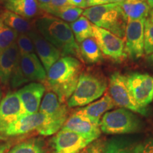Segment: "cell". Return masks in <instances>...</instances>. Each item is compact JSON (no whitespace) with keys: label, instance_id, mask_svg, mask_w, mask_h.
I'll use <instances>...</instances> for the list:
<instances>
[{"label":"cell","instance_id":"cell-22","mask_svg":"<svg viewBox=\"0 0 153 153\" xmlns=\"http://www.w3.org/2000/svg\"><path fill=\"white\" fill-rule=\"evenodd\" d=\"M40 9L48 14L50 16L60 19L65 22H75L83 14L84 9L69 5L60 8H53L47 5H39Z\"/></svg>","mask_w":153,"mask_h":153},{"label":"cell","instance_id":"cell-11","mask_svg":"<svg viewBox=\"0 0 153 153\" xmlns=\"http://www.w3.org/2000/svg\"><path fill=\"white\" fill-rule=\"evenodd\" d=\"M128 87L140 106L145 108L153 100V77L148 74L133 72L127 76Z\"/></svg>","mask_w":153,"mask_h":153},{"label":"cell","instance_id":"cell-35","mask_svg":"<svg viewBox=\"0 0 153 153\" xmlns=\"http://www.w3.org/2000/svg\"><path fill=\"white\" fill-rule=\"evenodd\" d=\"M70 5L79 7L81 9H87V0H68Z\"/></svg>","mask_w":153,"mask_h":153},{"label":"cell","instance_id":"cell-39","mask_svg":"<svg viewBox=\"0 0 153 153\" xmlns=\"http://www.w3.org/2000/svg\"><path fill=\"white\" fill-rule=\"evenodd\" d=\"M147 1H148V4L150 6V7L153 9V0H147Z\"/></svg>","mask_w":153,"mask_h":153},{"label":"cell","instance_id":"cell-1","mask_svg":"<svg viewBox=\"0 0 153 153\" xmlns=\"http://www.w3.org/2000/svg\"><path fill=\"white\" fill-rule=\"evenodd\" d=\"M81 61L72 56L60 57L47 72L45 87L65 103L71 97L82 74Z\"/></svg>","mask_w":153,"mask_h":153},{"label":"cell","instance_id":"cell-37","mask_svg":"<svg viewBox=\"0 0 153 153\" xmlns=\"http://www.w3.org/2000/svg\"><path fill=\"white\" fill-rule=\"evenodd\" d=\"M52 0H37V1L39 4V5H44V4H48L51 3Z\"/></svg>","mask_w":153,"mask_h":153},{"label":"cell","instance_id":"cell-6","mask_svg":"<svg viewBox=\"0 0 153 153\" xmlns=\"http://www.w3.org/2000/svg\"><path fill=\"white\" fill-rule=\"evenodd\" d=\"M47 72L36 53L19 55L16 65L11 78L12 87H19L26 83L45 82Z\"/></svg>","mask_w":153,"mask_h":153},{"label":"cell","instance_id":"cell-32","mask_svg":"<svg viewBox=\"0 0 153 153\" xmlns=\"http://www.w3.org/2000/svg\"><path fill=\"white\" fill-rule=\"evenodd\" d=\"M134 153H153V138H148L137 144Z\"/></svg>","mask_w":153,"mask_h":153},{"label":"cell","instance_id":"cell-33","mask_svg":"<svg viewBox=\"0 0 153 153\" xmlns=\"http://www.w3.org/2000/svg\"><path fill=\"white\" fill-rule=\"evenodd\" d=\"M124 0H87V7H94V6L122 2Z\"/></svg>","mask_w":153,"mask_h":153},{"label":"cell","instance_id":"cell-17","mask_svg":"<svg viewBox=\"0 0 153 153\" xmlns=\"http://www.w3.org/2000/svg\"><path fill=\"white\" fill-rule=\"evenodd\" d=\"M22 117L23 108L16 91L9 92L0 102V134Z\"/></svg>","mask_w":153,"mask_h":153},{"label":"cell","instance_id":"cell-24","mask_svg":"<svg viewBox=\"0 0 153 153\" xmlns=\"http://www.w3.org/2000/svg\"><path fill=\"white\" fill-rule=\"evenodd\" d=\"M0 19L6 25L19 34H28L32 30L31 25L27 19L23 18L14 13L6 10L1 13Z\"/></svg>","mask_w":153,"mask_h":153},{"label":"cell","instance_id":"cell-30","mask_svg":"<svg viewBox=\"0 0 153 153\" xmlns=\"http://www.w3.org/2000/svg\"><path fill=\"white\" fill-rule=\"evenodd\" d=\"M16 44L20 55L35 53L33 43L28 34H19Z\"/></svg>","mask_w":153,"mask_h":153},{"label":"cell","instance_id":"cell-5","mask_svg":"<svg viewBox=\"0 0 153 153\" xmlns=\"http://www.w3.org/2000/svg\"><path fill=\"white\" fill-rule=\"evenodd\" d=\"M100 128L103 133L110 135L133 133L140 130L141 122L130 110L120 108L104 114Z\"/></svg>","mask_w":153,"mask_h":153},{"label":"cell","instance_id":"cell-29","mask_svg":"<svg viewBox=\"0 0 153 153\" xmlns=\"http://www.w3.org/2000/svg\"><path fill=\"white\" fill-rule=\"evenodd\" d=\"M144 52L148 55L153 53V22L149 18L145 22Z\"/></svg>","mask_w":153,"mask_h":153},{"label":"cell","instance_id":"cell-40","mask_svg":"<svg viewBox=\"0 0 153 153\" xmlns=\"http://www.w3.org/2000/svg\"><path fill=\"white\" fill-rule=\"evenodd\" d=\"M148 60L150 61V62L153 63V53H152V54H151V55H149V57H148Z\"/></svg>","mask_w":153,"mask_h":153},{"label":"cell","instance_id":"cell-10","mask_svg":"<svg viewBox=\"0 0 153 153\" xmlns=\"http://www.w3.org/2000/svg\"><path fill=\"white\" fill-rule=\"evenodd\" d=\"M93 37L95 38L101 53L106 57L118 62L126 57L125 43L123 38L94 25H93Z\"/></svg>","mask_w":153,"mask_h":153},{"label":"cell","instance_id":"cell-19","mask_svg":"<svg viewBox=\"0 0 153 153\" xmlns=\"http://www.w3.org/2000/svg\"><path fill=\"white\" fill-rule=\"evenodd\" d=\"M19 57L16 42L0 52V81L3 85H7L11 81Z\"/></svg>","mask_w":153,"mask_h":153},{"label":"cell","instance_id":"cell-34","mask_svg":"<svg viewBox=\"0 0 153 153\" xmlns=\"http://www.w3.org/2000/svg\"><path fill=\"white\" fill-rule=\"evenodd\" d=\"M44 5H47L50 7H53V8H60V7H66V6H69L70 4L69 3L68 0H52L48 4Z\"/></svg>","mask_w":153,"mask_h":153},{"label":"cell","instance_id":"cell-12","mask_svg":"<svg viewBox=\"0 0 153 153\" xmlns=\"http://www.w3.org/2000/svg\"><path fill=\"white\" fill-rule=\"evenodd\" d=\"M145 19L128 20L125 33V52L132 59H138L144 54Z\"/></svg>","mask_w":153,"mask_h":153},{"label":"cell","instance_id":"cell-20","mask_svg":"<svg viewBox=\"0 0 153 153\" xmlns=\"http://www.w3.org/2000/svg\"><path fill=\"white\" fill-rule=\"evenodd\" d=\"M4 6L8 11L26 19L36 16L40 10L37 0H4Z\"/></svg>","mask_w":153,"mask_h":153},{"label":"cell","instance_id":"cell-31","mask_svg":"<svg viewBox=\"0 0 153 153\" xmlns=\"http://www.w3.org/2000/svg\"><path fill=\"white\" fill-rule=\"evenodd\" d=\"M106 142L103 139H97L87 145L79 153H105Z\"/></svg>","mask_w":153,"mask_h":153},{"label":"cell","instance_id":"cell-15","mask_svg":"<svg viewBox=\"0 0 153 153\" xmlns=\"http://www.w3.org/2000/svg\"><path fill=\"white\" fill-rule=\"evenodd\" d=\"M62 129L79 134L90 143L99 139L101 133L99 124L93 123L76 111H74L69 116Z\"/></svg>","mask_w":153,"mask_h":153},{"label":"cell","instance_id":"cell-25","mask_svg":"<svg viewBox=\"0 0 153 153\" xmlns=\"http://www.w3.org/2000/svg\"><path fill=\"white\" fill-rule=\"evenodd\" d=\"M70 26L78 44L87 38L93 37V24L84 16L71 23Z\"/></svg>","mask_w":153,"mask_h":153},{"label":"cell","instance_id":"cell-14","mask_svg":"<svg viewBox=\"0 0 153 153\" xmlns=\"http://www.w3.org/2000/svg\"><path fill=\"white\" fill-rule=\"evenodd\" d=\"M46 87L40 82H30L16 91L23 108V117L38 112Z\"/></svg>","mask_w":153,"mask_h":153},{"label":"cell","instance_id":"cell-41","mask_svg":"<svg viewBox=\"0 0 153 153\" xmlns=\"http://www.w3.org/2000/svg\"><path fill=\"white\" fill-rule=\"evenodd\" d=\"M1 96H2V93H1V89H0V102H1Z\"/></svg>","mask_w":153,"mask_h":153},{"label":"cell","instance_id":"cell-27","mask_svg":"<svg viewBox=\"0 0 153 153\" xmlns=\"http://www.w3.org/2000/svg\"><path fill=\"white\" fill-rule=\"evenodd\" d=\"M9 153H46L43 140L32 138L15 145Z\"/></svg>","mask_w":153,"mask_h":153},{"label":"cell","instance_id":"cell-13","mask_svg":"<svg viewBox=\"0 0 153 153\" xmlns=\"http://www.w3.org/2000/svg\"><path fill=\"white\" fill-rule=\"evenodd\" d=\"M89 144L79 134L61 129L51 139V153H79Z\"/></svg>","mask_w":153,"mask_h":153},{"label":"cell","instance_id":"cell-3","mask_svg":"<svg viewBox=\"0 0 153 153\" xmlns=\"http://www.w3.org/2000/svg\"><path fill=\"white\" fill-rule=\"evenodd\" d=\"M82 15L94 26L104 28L120 38L125 36L128 20L120 2L88 7Z\"/></svg>","mask_w":153,"mask_h":153},{"label":"cell","instance_id":"cell-16","mask_svg":"<svg viewBox=\"0 0 153 153\" xmlns=\"http://www.w3.org/2000/svg\"><path fill=\"white\" fill-rule=\"evenodd\" d=\"M28 35L32 40L37 56L47 72L53 65L62 57L60 51L36 30L32 29Z\"/></svg>","mask_w":153,"mask_h":153},{"label":"cell","instance_id":"cell-28","mask_svg":"<svg viewBox=\"0 0 153 153\" xmlns=\"http://www.w3.org/2000/svg\"><path fill=\"white\" fill-rule=\"evenodd\" d=\"M18 36L17 32L9 28L0 19V52L16 43Z\"/></svg>","mask_w":153,"mask_h":153},{"label":"cell","instance_id":"cell-26","mask_svg":"<svg viewBox=\"0 0 153 153\" xmlns=\"http://www.w3.org/2000/svg\"><path fill=\"white\" fill-rule=\"evenodd\" d=\"M135 145L131 140L113 137L106 142L105 153H134Z\"/></svg>","mask_w":153,"mask_h":153},{"label":"cell","instance_id":"cell-8","mask_svg":"<svg viewBox=\"0 0 153 153\" xmlns=\"http://www.w3.org/2000/svg\"><path fill=\"white\" fill-rule=\"evenodd\" d=\"M108 94L116 106L147 115V109L140 106L131 95L127 84V76L119 72H115L110 76L108 83Z\"/></svg>","mask_w":153,"mask_h":153},{"label":"cell","instance_id":"cell-2","mask_svg":"<svg viewBox=\"0 0 153 153\" xmlns=\"http://www.w3.org/2000/svg\"><path fill=\"white\" fill-rule=\"evenodd\" d=\"M38 31L60 51L62 56H72L82 61L79 44L68 23L52 16H45L36 22Z\"/></svg>","mask_w":153,"mask_h":153},{"label":"cell","instance_id":"cell-18","mask_svg":"<svg viewBox=\"0 0 153 153\" xmlns=\"http://www.w3.org/2000/svg\"><path fill=\"white\" fill-rule=\"evenodd\" d=\"M116 106L109 94L106 92L99 100L91 103L85 107L76 108L74 111L82 115L93 123L100 125L101 118L104 114Z\"/></svg>","mask_w":153,"mask_h":153},{"label":"cell","instance_id":"cell-4","mask_svg":"<svg viewBox=\"0 0 153 153\" xmlns=\"http://www.w3.org/2000/svg\"><path fill=\"white\" fill-rule=\"evenodd\" d=\"M107 86L106 79L100 74L94 72L82 73L67 105L70 108L87 106L100 98L106 91Z\"/></svg>","mask_w":153,"mask_h":153},{"label":"cell","instance_id":"cell-7","mask_svg":"<svg viewBox=\"0 0 153 153\" xmlns=\"http://www.w3.org/2000/svg\"><path fill=\"white\" fill-rule=\"evenodd\" d=\"M32 132L45 136L53 135L46 116L38 112L19 118L0 134V139L24 135Z\"/></svg>","mask_w":153,"mask_h":153},{"label":"cell","instance_id":"cell-9","mask_svg":"<svg viewBox=\"0 0 153 153\" xmlns=\"http://www.w3.org/2000/svg\"><path fill=\"white\" fill-rule=\"evenodd\" d=\"M39 112L45 115L48 120L53 134L62 129L68 118V106L59 100L54 92L45 93L39 108Z\"/></svg>","mask_w":153,"mask_h":153},{"label":"cell","instance_id":"cell-38","mask_svg":"<svg viewBox=\"0 0 153 153\" xmlns=\"http://www.w3.org/2000/svg\"><path fill=\"white\" fill-rule=\"evenodd\" d=\"M149 19L153 22V9H150V12H149Z\"/></svg>","mask_w":153,"mask_h":153},{"label":"cell","instance_id":"cell-23","mask_svg":"<svg viewBox=\"0 0 153 153\" xmlns=\"http://www.w3.org/2000/svg\"><path fill=\"white\" fill-rule=\"evenodd\" d=\"M79 46L82 61L89 64H95L103 60L102 53L94 37L85 39L79 44Z\"/></svg>","mask_w":153,"mask_h":153},{"label":"cell","instance_id":"cell-21","mask_svg":"<svg viewBox=\"0 0 153 153\" xmlns=\"http://www.w3.org/2000/svg\"><path fill=\"white\" fill-rule=\"evenodd\" d=\"M120 5L128 21L146 19L150 11L147 0H124Z\"/></svg>","mask_w":153,"mask_h":153},{"label":"cell","instance_id":"cell-36","mask_svg":"<svg viewBox=\"0 0 153 153\" xmlns=\"http://www.w3.org/2000/svg\"><path fill=\"white\" fill-rule=\"evenodd\" d=\"M9 148H10V144L9 143L0 144V153H6Z\"/></svg>","mask_w":153,"mask_h":153}]
</instances>
